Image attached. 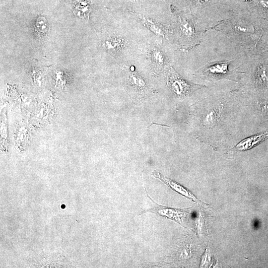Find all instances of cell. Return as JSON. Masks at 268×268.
<instances>
[{
	"instance_id": "6",
	"label": "cell",
	"mask_w": 268,
	"mask_h": 268,
	"mask_svg": "<svg viewBox=\"0 0 268 268\" xmlns=\"http://www.w3.org/2000/svg\"><path fill=\"white\" fill-rule=\"evenodd\" d=\"M256 79L258 84L261 86H265L268 84V69L266 67H261L256 72Z\"/></svg>"
},
{
	"instance_id": "11",
	"label": "cell",
	"mask_w": 268,
	"mask_h": 268,
	"mask_svg": "<svg viewBox=\"0 0 268 268\" xmlns=\"http://www.w3.org/2000/svg\"><path fill=\"white\" fill-rule=\"evenodd\" d=\"M198 219H197L196 220V222H197V230H198V232H200L201 231V226H202V217H201V215H200L199 216V217L197 218Z\"/></svg>"
},
{
	"instance_id": "1",
	"label": "cell",
	"mask_w": 268,
	"mask_h": 268,
	"mask_svg": "<svg viewBox=\"0 0 268 268\" xmlns=\"http://www.w3.org/2000/svg\"><path fill=\"white\" fill-rule=\"evenodd\" d=\"M153 176L160 179L163 183L166 184L168 187L172 190L184 196L185 197L192 200L194 202L199 203L200 204H204L198 199L188 189L180 185L178 183L173 181L165 176L161 175L159 172L156 171L154 172Z\"/></svg>"
},
{
	"instance_id": "10",
	"label": "cell",
	"mask_w": 268,
	"mask_h": 268,
	"mask_svg": "<svg viewBox=\"0 0 268 268\" xmlns=\"http://www.w3.org/2000/svg\"><path fill=\"white\" fill-rule=\"evenodd\" d=\"M260 107L262 113L268 117V104L262 102L260 104Z\"/></svg>"
},
{
	"instance_id": "4",
	"label": "cell",
	"mask_w": 268,
	"mask_h": 268,
	"mask_svg": "<svg viewBox=\"0 0 268 268\" xmlns=\"http://www.w3.org/2000/svg\"><path fill=\"white\" fill-rule=\"evenodd\" d=\"M222 110L221 106L208 110L202 118V125L208 128H214L218 124Z\"/></svg>"
},
{
	"instance_id": "9",
	"label": "cell",
	"mask_w": 268,
	"mask_h": 268,
	"mask_svg": "<svg viewBox=\"0 0 268 268\" xmlns=\"http://www.w3.org/2000/svg\"><path fill=\"white\" fill-rule=\"evenodd\" d=\"M153 62L157 65H161L163 62V57L161 53L157 51H154L152 54Z\"/></svg>"
},
{
	"instance_id": "3",
	"label": "cell",
	"mask_w": 268,
	"mask_h": 268,
	"mask_svg": "<svg viewBox=\"0 0 268 268\" xmlns=\"http://www.w3.org/2000/svg\"><path fill=\"white\" fill-rule=\"evenodd\" d=\"M186 209H178L168 207H159L150 209L149 212H152L161 216L166 217L182 225L184 219L188 214Z\"/></svg>"
},
{
	"instance_id": "2",
	"label": "cell",
	"mask_w": 268,
	"mask_h": 268,
	"mask_svg": "<svg viewBox=\"0 0 268 268\" xmlns=\"http://www.w3.org/2000/svg\"><path fill=\"white\" fill-rule=\"evenodd\" d=\"M268 138V130L246 138L238 143L233 148L237 151L250 149Z\"/></svg>"
},
{
	"instance_id": "5",
	"label": "cell",
	"mask_w": 268,
	"mask_h": 268,
	"mask_svg": "<svg viewBox=\"0 0 268 268\" xmlns=\"http://www.w3.org/2000/svg\"><path fill=\"white\" fill-rule=\"evenodd\" d=\"M173 90L178 95H186L191 91V86L178 76H174L172 80Z\"/></svg>"
},
{
	"instance_id": "8",
	"label": "cell",
	"mask_w": 268,
	"mask_h": 268,
	"mask_svg": "<svg viewBox=\"0 0 268 268\" xmlns=\"http://www.w3.org/2000/svg\"><path fill=\"white\" fill-rule=\"evenodd\" d=\"M227 64H222L213 66L209 68V71L216 74L225 73L227 71Z\"/></svg>"
},
{
	"instance_id": "7",
	"label": "cell",
	"mask_w": 268,
	"mask_h": 268,
	"mask_svg": "<svg viewBox=\"0 0 268 268\" xmlns=\"http://www.w3.org/2000/svg\"><path fill=\"white\" fill-rule=\"evenodd\" d=\"M212 261V256L208 250L205 249L201 261L200 268L210 267Z\"/></svg>"
},
{
	"instance_id": "12",
	"label": "cell",
	"mask_w": 268,
	"mask_h": 268,
	"mask_svg": "<svg viewBox=\"0 0 268 268\" xmlns=\"http://www.w3.org/2000/svg\"><path fill=\"white\" fill-rule=\"evenodd\" d=\"M262 5L268 8V1H262Z\"/></svg>"
}]
</instances>
